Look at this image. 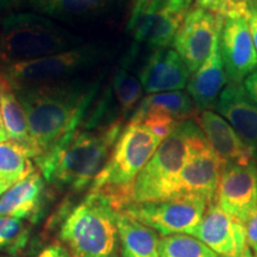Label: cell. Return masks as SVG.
<instances>
[{
    "instance_id": "obj_1",
    "label": "cell",
    "mask_w": 257,
    "mask_h": 257,
    "mask_svg": "<svg viewBox=\"0 0 257 257\" xmlns=\"http://www.w3.org/2000/svg\"><path fill=\"white\" fill-rule=\"evenodd\" d=\"M96 91L98 82L86 83L75 79L15 89L27 117L36 157L81 126Z\"/></svg>"
},
{
    "instance_id": "obj_2",
    "label": "cell",
    "mask_w": 257,
    "mask_h": 257,
    "mask_svg": "<svg viewBox=\"0 0 257 257\" xmlns=\"http://www.w3.org/2000/svg\"><path fill=\"white\" fill-rule=\"evenodd\" d=\"M123 127L121 119L96 127L81 125L34 159L38 172L54 187L83 191L104 168Z\"/></svg>"
},
{
    "instance_id": "obj_3",
    "label": "cell",
    "mask_w": 257,
    "mask_h": 257,
    "mask_svg": "<svg viewBox=\"0 0 257 257\" xmlns=\"http://www.w3.org/2000/svg\"><path fill=\"white\" fill-rule=\"evenodd\" d=\"M161 143L162 140L147 124L128 121L89 192L106 195L118 211L131 204L135 181Z\"/></svg>"
},
{
    "instance_id": "obj_4",
    "label": "cell",
    "mask_w": 257,
    "mask_h": 257,
    "mask_svg": "<svg viewBox=\"0 0 257 257\" xmlns=\"http://www.w3.org/2000/svg\"><path fill=\"white\" fill-rule=\"evenodd\" d=\"M117 214L106 195L89 192L64 217L60 239L76 257H119Z\"/></svg>"
},
{
    "instance_id": "obj_5",
    "label": "cell",
    "mask_w": 257,
    "mask_h": 257,
    "mask_svg": "<svg viewBox=\"0 0 257 257\" xmlns=\"http://www.w3.org/2000/svg\"><path fill=\"white\" fill-rule=\"evenodd\" d=\"M199 128L193 119L182 121L162 141L135 181L131 204L178 198L180 174L192 152L193 138Z\"/></svg>"
},
{
    "instance_id": "obj_6",
    "label": "cell",
    "mask_w": 257,
    "mask_h": 257,
    "mask_svg": "<svg viewBox=\"0 0 257 257\" xmlns=\"http://www.w3.org/2000/svg\"><path fill=\"white\" fill-rule=\"evenodd\" d=\"M80 42L50 18L34 14L10 15L0 29V64L53 55L78 47Z\"/></svg>"
},
{
    "instance_id": "obj_7",
    "label": "cell",
    "mask_w": 257,
    "mask_h": 257,
    "mask_svg": "<svg viewBox=\"0 0 257 257\" xmlns=\"http://www.w3.org/2000/svg\"><path fill=\"white\" fill-rule=\"evenodd\" d=\"M94 48L80 46L24 62L0 64V73L14 89L38 87L72 80L93 62Z\"/></svg>"
},
{
    "instance_id": "obj_8",
    "label": "cell",
    "mask_w": 257,
    "mask_h": 257,
    "mask_svg": "<svg viewBox=\"0 0 257 257\" xmlns=\"http://www.w3.org/2000/svg\"><path fill=\"white\" fill-rule=\"evenodd\" d=\"M208 201L199 197H178L165 201L128 204L121 212L153 229L159 236L192 234L204 217Z\"/></svg>"
},
{
    "instance_id": "obj_9",
    "label": "cell",
    "mask_w": 257,
    "mask_h": 257,
    "mask_svg": "<svg viewBox=\"0 0 257 257\" xmlns=\"http://www.w3.org/2000/svg\"><path fill=\"white\" fill-rule=\"evenodd\" d=\"M246 3L231 6L224 15L219 50L227 83L242 85L257 69V53L246 18Z\"/></svg>"
},
{
    "instance_id": "obj_10",
    "label": "cell",
    "mask_w": 257,
    "mask_h": 257,
    "mask_svg": "<svg viewBox=\"0 0 257 257\" xmlns=\"http://www.w3.org/2000/svg\"><path fill=\"white\" fill-rule=\"evenodd\" d=\"M223 21V15L200 8H192L186 14L172 44L191 74L197 72L210 55Z\"/></svg>"
},
{
    "instance_id": "obj_11",
    "label": "cell",
    "mask_w": 257,
    "mask_h": 257,
    "mask_svg": "<svg viewBox=\"0 0 257 257\" xmlns=\"http://www.w3.org/2000/svg\"><path fill=\"white\" fill-rule=\"evenodd\" d=\"M225 162L212 150L201 128L195 134L192 152L179 179L178 197H199L213 201Z\"/></svg>"
},
{
    "instance_id": "obj_12",
    "label": "cell",
    "mask_w": 257,
    "mask_h": 257,
    "mask_svg": "<svg viewBox=\"0 0 257 257\" xmlns=\"http://www.w3.org/2000/svg\"><path fill=\"white\" fill-rule=\"evenodd\" d=\"M184 18L170 11L165 0H135L127 31L137 43L163 49L173 43Z\"/></svg>"
},
{
    "instance_id": "obj_13",
    "label": "cell",
    "mask_w": 257,
    "mask_h": 257,
    "mask_svg": "<svg viewBox=\"0 0 257 257\" xmlns=\"http://www.w3.org/2000/svg\"><path fill=\"white\" fill-rule=\"evenodd\" d=\"M213 200L246 223L257 211V162L246 166L225 163Z\"/></svg>"
},
{
    "instance_id": "obj_14",
    "label": "cell",
    "mask_w": 257,
    "mask_h": 257,
    "mask_svg": "<svg viewBox=\"0 0 257 257\" xmlns=\"http://www.w3.org/2000/svg\"><path fill=\"white\" fill-rule=\"evenodd\" d=\"M191 236L220 257H240L248 248L246 223L225 212L214 200L208 204L200 224Z\"/></svg>"
},
{
    "instance_id": "obj_15",
    "label": "cell",
    "mask_w": 257,
    "mask_h": 257,
    "mask_svg": "<svg viewBox=\"0 0 257 257\" xmlns=\"http://www.w3.org/2000/svg\"><path fill=\"white\" fill-rule=\"evenodd\" d=\"M195 123L201 128L214 153L225 163L246 166L256 162V147L244 142L236 130L213 110L198 112Z\"/></svg>"
},
{
    "instance_id": "obj_16",
    "label": "cell",
    "mask_w": 257,
    "mask_h": 257,
    "mask_svg": "<svg viewBox=\"0 0 257 257\" xmlns=\"http://www.w3.org/2000/svg\"><path fill=\"white\" fill-rule=\"evenodd\" d=\"M140 81L148 94L182 91L191 78L186 66L174 49H154L140 70Z\"/></svg>"
},
{
    "instance_id": "obj_17",
    "label": "cell",
    "mask_w": 257,
    "mask_h": 257,
    "mask_svg": "<svg viewBox=\"0 0 257 257\" xmlns=\"http://www.w3.org/2000/svg\"><path fill=\"white\" fill-rule=\"evenodd\" d=\"M46 184L40 172L19 180L0 197V216L36 221L47 199Z\"/></svg>"
},
{
    "instance_id": "obj_18",
    "label": "cell",
    "mask_w": 257,
    "mask_h": 257,
    "mask_svg": "<svg viewBox=\"0 0 257 257\" xmlns=\"http://www.w3.org/2000/svg\"><path fill=\"white\" fill-rule=\"evenodd\" d=\"M226 85L227 78L221 60L218 36L213 42L207 59L197 72L191 74L187 83V93L191 95L198 112L213 110L216 108L221 91Z\"/></svg>"
},
{
    "instance_id": "obj_19",
    "label": "cell",
    "mask_w": 257,
    "mask_h": 257,
    "mask_svg": "<svg viewBox=\"0 0 257 257\" xmlns=\"http://www.w3.org/2000/svg\"><path fill=\"white\" fill-rule=\"evenodd\" d=\"M216 108L244 142L257 148V105L250 99L243 83H227L220 93Z\"/></svg>"
},
{
    "instance_id": "obj_20",
    "label": "cell",
    "mask_w": 257,
    "mask_h": 257,
    "mask_svg": "<svg viewBox=\"0 0 257 257\" xmlns=\"http://www.w3.org/2000/svg\"><path fill=\"white\" fill-rule=\"evenodd\" d=\"M198 111L191 95L185 91H173L148 94L130 117V121H138L148 114H161L173 118L178 123L194 119Z\"/></svg>"
},
{
    "instance_id": "obj_21",
    "label": "cell",
    "mask_w": 257,
    "mask_h": 257,
    "mask_svg": "<svg viewBox=\"0 0 257 257\" xmlns=\"http://www.w3.org/2000/svg\"><path fill=\"white\" fill-rule=\"evenodd\" d=\"M119 257H160V236L124 212L117 214Z\"/></svg>"
},
{
    "instance_id": "obj_22",
    "label": "cell",
    "mask_w": 257,
    "mask_h": 257,
    "mask_svg": "<svg viewBox=\"0 0 257 257\" xmlns=\"http://www.w3.org/2000/svg\"><path fill=\"white\" fill-rule=\"evenodd\" d=\"M0 111L9 140L17 141L30 148L36 157V153L29 136L27 117L23 107L18 100L15 89L11 87L2 73H0Z\"/></svg>"
},
{
    "instance_id": "obj_23",
    "label": "cell",
    "mask_w": 257,
    "mask_h": 257,
    "mask_svg": "<svg viewBox=\"0 0 257 257\" xmlns=\"http://www.w3.org/2000/svg\"><path fill=\"white\" fill-rule=\"evenodd\" d=\"M35 154L17 141L0 142V181L9 187L35 172Z\"/></svg>"
},
{
    "instance_id": "obj_24",
    "label": "cell",
    "mask_w": 257,
    "mask_h": 257,
    "mask_svg": "<svg viewBox=\"0 0 257 257\" xmlns=\"http://www.w3.org/2000/svg\"><path fill=\"white\" fill-rule=\"evenodd\" d=\"M114 98L119 106L120 119L124 120L127 115H133L134 111L142 100L143 87L140 79L127 69V63H124L115 70L113 80H112Z\"/></svg>"
},
{
    "instance_id": "obj_25",
    "label": "cell",
    "mask_w": 257,
    "mask_h": 257,
    "mask_svg": "<svg viewBox=\"0 0 257 257\" xmlns=\"http://www.w3.org/2000/svg\"><path fill=\"white\" fill-rule=\"evenodd\" d=\"M160 257H220L191 234H170L160 238Z\"/></svg>"
},
{
    "instance_id": "obj_26",
    "label": "cell",
    "mask_w": 257,
    "mask_h": 257,
    "mask_svg": "<svg viewBox=\"0 0 257 257\" xmlns=\"http://www.w3.org/2000/svg\"><path fill=\"white\" fill-rule=\"evenodd\" d=\"M107 0H40L38 9L54 18L74 19L99 11Z\"/></svg>"
},
{
    "instance_id": "obj_27",
    "label": "cell",
    "mask_w": 257,
    "mask_h": 257,
    "mask_svg": "<svg viewBox=\"0 0 257 257\" xmlns=\"http://www.w3.org/2000/svg\"><path fill=\"white\" fill-rule=\"evenodd\" d=\"M29 231L24 220L0 216V251L15 255L25 248Z\"/></svg>"
},
{
    "instance_id": "obj_28",
    "label": "cell",
    "mask_w": 257,
    "mask_h": 257,
    "mask_svg": "<svg viewBox=\"0 0 257 257\" xmlns=\"http://www.w3.org/2000/svg\"><path fill=\"white\" fill-rule=\"evenodd\" d=\"M246 18H248L250 34L257 53V0H248L246 3Z\"/></svg>"
},
{
    "instance_id": "obj_29",
    "label": "cell",
    "mask_w": 257,
    "mask_h": 257,
    "mask_svg": "<svg viewBox=\"0 0 257 257\" xmlns=\"http://www.w3.org/2000/svg\"><path fill=\"white\" fill-rule=\"evenodd\" d=\"M194 8L205 9L207 11L224 16L227 9V0H195Z\"/></svg>"
},
{
    "instance_id": "obj_30",
    "label": "cell",
    "mask_w": 257,
    "mask_h": 257,
    "mask_svg": "<svg viewBox=\"0 0 257 257\" xmlns=\"http://www.w3.org/2000/svg\"><path fill=\"white\" fill-rule=\"evenodd\" d=\"M246 239L249 248L257 256V211L246 221Z\"/></svg>"
},
{
    "instance_id": "obj_31",
    "label": "cell",
    "mask_w": 257,
    "mask_h": 257,
    "mask_svg": "<svg viewBox=\"0 0 257 257\" xmlns=\"http://www.w3.org/2000/svg\"><path fill=\"white\" fill-rule=\"evenodd\" d=\"M36 257H72L68 250L64 249L61 244H50L41 250L40 252L37 253Z\"/></svg>"
},
{
    "instance_id": "obj_32",
    "label": "cell",
    "mask_w": 257,
    "mask_h": 257,
    "mask_svg": "<svg viewBox=\"0 0 257 257\" xmlns=\"http://www.w3.org/2000/svg\"><path fill=\"white\" fill-rule=\"evenodd\" d=\"M165 2L167 8L174 14L186 16V14L191 10L192 0H165Z\"/></svg>"
},
{
    "instance_id": "obj_33",
    "label": "cell",
    "mask_w": 257,
    "mask_h": 257,
    "mask_svg": "<svg viewBox=\"0 0 257 257\" xmlns=\"http://www.w3.org/2000/svg\"><path fill=\"white\" fill-rule=\"evenodd\" d=\"M243 86L250 96V99L257 105V69L244 80Z\"/></svg>"
},
{
    "instance_id": "obj_34",
    "label": "cell",
    "mask_w": 257,
    "mask_h": 257,
    "mask_svg": "<svg viewBox=\"0 0 257 257\" xmlns=\"http://www.w3.org/2000/svg\"><path fill=\"white\" fill-rule=\"evenodd\" d=\"M18 3V0H0V11H4L12 6H15Z\"/></svg>"
},
{
    "instance_id": "obj_35",
    "label": "cell",
    "mask_w": 257,
    "mask_h": 257,
    "mask_svg": "<svg viewBox=\"0 0 257 257\" xmlns=\"http://www.w3.org/2000/svg\"><path fill=\"white\" fill-rule=\"evenodd\" d=\"M8 134L5 131V126H4V121H3V117H2V111H0V142H5L8 141Z\"/></svg>"
},
{
    "instance_id": "obj_36",
    "label": "cell",
    "mask_w": 257,
    "mask_h": 257,
    "mask_svg": "<svg viewBox=\"0 0 257 257\" xmlns=\"http://www.w3.org/2000/svg\"><path fill=\"white\" fill-rule=\"evenodd\" d=\"M246 2H248V0H227V9L231 8V6H236V5L244 4V3H246Z\"/></svg>"
},
{
    "instance_id": "obj_37",
    "label": "cell",
    "mask_w": 257,
    "mask_h": 257,
    "mask_svg": "<svg viewBox=\"0 0 257 257\" xmlns=\"http://www.w3.org/2000/svg\"><path fill=\"white\" fill-rule=\"evenodd\" d=\"M240 257H257V256L253 255V252L251 251V249H250V248H246V249H245V251L243 252V255L240 256Z\"/></svg>"
},
{
    "instance_id": "obj_38",
    "label": "cell",
    "mask_w": 257,
    "mask_h": 257,
    "mask_svg": "<svg viewBox=\"0 0 257 257\" xmlns=\"http://www.w3.org/2000/svg\"><path fill=\"white\" fill-rule=\"evenodd\" d=\"M8 189H9L8 186H5V185H2V184H0V197H2V195L4 194V193H5L6 191H8Z\"/></svg>"
},
{
    "instance_id": "obj_39",
    "label": "cell",
    "mask_w": 257,
    "mask_h": 257,
    "mask_svg": "<svg viewBox=\"0 0 257 257\" xmlns=\"http://www.w3.org/2000/svg\"><path fill=\"white\" fill-rule=\"evenodd\" d=\"M0 184H2V185H5V184H3V182H2V181H0ZM5 186H6V185H5ZM8 187H9V186H8ZM9 188H10V187H9Z\"/></svg>"
},
{
    "instance_id": "obj_40",
    "label": "cell",
    "mask_w": 257,
    "mask_h": 257,
    "mask_svg": "<svg viewBox=\"0 0 257 257\" xmlns=\"http://www.w3.org/2000/svg\"><path fill=\"white\" fill-rule=\"evenodd\" d=\"M34 2H35V3H37V2H40V0H34Z\"/></svg>"
}]
</instances>
